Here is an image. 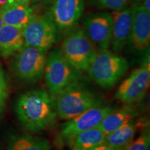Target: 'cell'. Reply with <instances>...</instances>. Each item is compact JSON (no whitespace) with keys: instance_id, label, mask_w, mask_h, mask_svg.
Here are the masks:
<instances>
[{"instance_id":"6da1fadb","label":"cell","mask_w":150,"mask_h":150,"mask_svg":"<svg viewBox=\"0 0 150 150\" xmlns=\"http://www.w3.org/2000/svg\"><path fill=\"white\" fill-rule=\"evenodd\" d=\"M16 112L22 126L33 133L51 128L58 116L55 97L45 89L22 94L17 100Z\"/></svg>"},{"instance_id":"7a4b0ae2","label":"cell","mask_w":150,"mask_h":150,"mask_svg":"<svg viewBox=\"0 0 150 150\" xmlns=\"http://www.w3.org/2000/svg\"><path fill=\"white\" fill-rule=\"evenodd\" d=\"M55 102L58 116L69 120L90 108L102 105V98L79 79L60 92L55 97Z\"/></svg>"},{"instance_id":"3957f363","label":"cell","mask_w":150,"mask_h":150,"mask_svg":"<svg viewBox=\"0 0 150 150\" xmlns=\"http://www.w3.org/2000/svg\"><path fill=\"white\" fill-rule=\"evenodd\" d=\"M129 69L125 58L100 49L90 65L88 72L91 79L102 88H110L119 81Z\"/></svg>"},{"instance_id":"277c9868","label":"cell","mask_w":150,"mask_h":150,"mask_svg":"<svg viewBox=\"0 0 150 150\" xmlns=\"http://www.w3.org/2000/svg\"><path fill=\"white\" fill-rule=\"evenodd\" d=\"M44 74L48 92L55 97L69 84L81 79V72L68 63L61 49H55L47 58Z\"/></svg>"},{"instance_id":"5b68a950","label":"cell","mask_w":150,"mask_h":150,"mask_svg":"<svg viewBox=\"0 0 150 150\" xmlns=\"http://www.w3.org/2000/svg\"><path fill=\"white\" fill-rule=\"evenodd\" d=\"M61 50L68 63L81 72L88 71L97 52L95 44L83 30H77L69 35L62 43Z\"/></svg>"},{"instance_id":"8992f818","label":"cell","mask_w":150,"mask_h":150,"mask_svg":"<svg viewBox=\"0 0 150 150\" xmlns=\"http://www.w3.org/2000/svg\"><path fill=\"white\" fill-rule=\"evenodd\" d=\"M58 31L50 13L35 14L22 29L24 45L46 52L57 40Z\"/></svg>"},{"instance_id":"52a82bcc","label":"cell","mask_w":150,"mask_h":150,"mask_svg":"<svg viewBox=\"0 0 150 150\" xmlns=\"http://www.w3.org/2000/svg\"><path fill=\"white\" fill-rule=\"evenodd\" d=\"M46 62L45 52L24 45L15 58V73L25 81H38L44 74Z\"/></svg>"},{"instance_id":"ba28073f","label":"cell","mask_w":150,"mask_h":150,"mask_svg":"<svg viewBox=\"0 0 150 150\" xmlns=\"http://www.w3.org/2000/svg\"><path fill=\"white\" fill-rule=\"evenodd\" d=\"M150 83L149 64L135 70L120 85L115 98L125 104H132L141 100Z\"/></svg>"},{"instance_id":"9c48e42d","label":"cell","mask_w":150,"mask_h":150,"mask_svg":"<svg viewBox=\"0 0 150 150\" xmlns=\"http://www.w3.org/2000/svg\"><path fill=\"white\" fill-rule=\"evenodd\" d=\"M114 109L111 106L102 105L90 108L63 125L60 136L63 140H66L82 131L97 127L105 116Z\"/></svg>"},{"instance_id":"30bf717a","label":"cell","mask_w":150,"mask_h":150,"mask_svg":"<svg viewBox=\"0 0 150 150\" xmlns=\"http://www.w3.org/2000/svg\"><path fill=\"white\" fill-rule=\"evenodd\" d=\"M83 31L94 44L100 49L110 46L112 35V17L109 13L93 14L84 21Z\"/></svg>"},{"instance_id":"8fae6325","label":"cell","mask_w":150,"mask_h":150,"mask_svg":"<svg viewBox=\"0 0 150 150\" xmlns=\"http://www.w3.org/2000/svg\"><path fill=\"white\" fill-rule=\"evenodd\" d=\"M84 9V0H54L50 13L58 29H70L77 23Z\"/></svg>"},{"instance_id":"7c38bea8","label":"cell","mask_w":150,"mask_h":150,"mask_svg":"<svg viewBox=\"0 0 150 150\" xmlns=\"http://www.w3.org/2000/svg\"><path fill=\"white\" fill-rule=\"evenodd\" d=\"M112 17V35L110 46L116 53L121 52L130 40L132 26V8L127 7L113 11Z\"/></svg>"},{"instance_id":"4fadbf2b","label":"cell","mask_w":150,"mask_h":150,"mask_svg":"<svg viewBox=\"0 0 150 150\" xmlns=\"http://www.w3.org/2000/svg\"><path fill=\"white\" fill-rule=\"evenodd\" d=\"M132 26L130 40L134 47L138 51L149 48L150 43V13L141 4L132 7Z\"/></svg>"},{"instance_id":"5bb4252c","label":"cell","mask_w":150,"mask_h":150,"mask_svg":"<svg viewBox=\"0 0 150 150\" xmlns=\"http://www.w3.org/2000/svg\"><path fill=\"white\" fill-rule=\"evenodd\" d=\"M35 15L29 5L6 4L0 8V17L3 24L23 29Z\"/></svg>"},{"instance_id":"9a60e30c","label":"cell","mask_w":150,"mask_h":150,"mask_svg":"<svg viewBox=\"0 0 150 150\" xmlns=\"http://www.w3.org/2000/svg\"><path fill=\"white\" fill-rule=\"evenodd\" d=\"M106 134L98 127L69 137L66 140L72 150H93L104 143Z\"/></svg>"},{"instance_id":"2e32d148","label":"cell","mask_w":150,"mask_h":150,"mask_svg":"<svg viewBox=\"0 0 150 150\" xmlns=\"http://www.w3.org/2000/svg\"><path fill=\"white\" fill-rule=\"evenodd\" d=\"M24 42L22 29L5 25L0 28V56L7 57L21 50Z\"/></svg>"},{"instance_id":"e0dca14e","label":"cell","mask_w":150,"mask_h":150,"mask_svg":"<svg viewBox=\"0 0 150 150\" xmlns=\"http://www.w3.org/2000/svg\"><path fill=\"white\" fill-rule=\"evenodd\" d=\"M137 130V123L134 119L106 135L105 145L115 149L124 150L134 140Z\"/></svg>"},{"instance_id":"ac0fdd59","label":"cell","mask_w":150,"mask_h":150,"mask_svg":"<svg viewBox=\"0 0 150 150\" xmlns=\"http://www.w3.org/2000/svg\"><path fill=\"white\" fill-rule=\"evenodd\" d=\"M136 114V111L131 107L115 108L105 116L98 127L107 135L134 119Z\"/></svg>"},{"instance_id":"d6986e66","label":"cell","mask_w":150,"mask_h":150,"mask_svg":"<svg viewBox=\"0 0 150 150\" xmlns=\"http://www.w3.org/2000/svg\"><path fill=\"white\" fill-rule=\"evenodd\" d=\"M50 142L45 138L29 135L13 136L9 140L8 150H51Z\"/></svg>"},{"instance_id":"ffe728a7","label":"cell","mask_w":150,"mask_h":150,"mask_svg":"<svg viewBox=\"0 0 150 150\" xmlns=\"http://www.w3.org/2000/svg\"><path fill=\"white\" fill-rule=\"evenodd\" d=\"M129 0H93L97 7L109 9L111 11H120L125 8Z\"/></svg>"},{"instance_id":"44dd1931","label":"cell","mask_w":150,"mask_h":150,"mask_svg":"<svg viewBox=\"0 0 150 150\" xmlns=\"http://www.w3.org/2000/svg\"><path fill=\"white\" fill-rule=\"evenodd\" d=\"M150 144L149 131H144L136 140H133L124 150H145Z\"/></svg>"},{"instance_id":"7402d4cb","label":"cell","mask_w":150,"mask_h":150,"mask_svg":"<svg viewBox=\"0 0 150 150\" xmlns=\"http://www.w3.org/2000/svg\"><path fill=\"white\" fill-rule=\"evenodd\" d=\"M7 97V85L4 72L0 67V112Z\"/></svg>"},{"instance_id":"603a6c76","label":"cell","mask_w":150,"mask_h":150,"mask_svg":"<svg viewBox=\"0 0 150 150\" xmlns=\"http://www.w3.org/2000/svg\"><path fill=\"white\" fill-rule=\"evenodd\" d=\"M31 0H8L7 4H19L29 5Z\"/></svg>"},{"instance_id":"cb8c5ba5","label":"cell","mask_w":150,"mask_h":150,"mask_svg":"<svg viewBox=\"0 0 150 150\" xmlns=\"http://www.w3.org/2000/svg\"><path fill=\"white\" fill-rule=\"evenodd\" d=\"M93 150H120V149H115V148L110 147V146L106 145L105 144H102V145L98 146V147L95 148Z\"/></svg>"},{"instance_id":"d4e9b609","label":"cell","mask_w":150,"mask_h":150,"mask_svg":"<svg viewBox=\"0 0 150 150\" xmlns=\"http://www.w3.org/2000/svg\"><path fill=\"white\" fill-rule=\"evenodd\" d=\"M141 5L147 13H150V0H142V4Z\"/></svg>"},{"instance_id":"484cf974","label":"cell","mask_w":150,"mask_h":150,"mask_svg":"<svg viewBox=\"0 0 150 150\" xmlns=\"http://www.w3.org/2000/svg\"><path fill=\"white\" fill-rule=\"evenodd\" d=\"M52 1V0H31V2L33 4H48Z\"/></svg>"},{"instance_id":"4316f807","label":"cell","mask_w":150,"mask_h":150,"mask_svg":"<svg viewBox=\"0 0 150 150\" xmlns=\"http://www.w3.org/2000/svg\"><path fill=\"white\" fill-rule=\"evenodd\" d=\"M8 2V0H0V8L2 7L3 6L6 4Z\"/></svg>"},{"instance_id":"83f0119b","label":"cell","mask_w":150,"mask_h":150,"mask_svg":"<svg viewBox=\"0 0 150 150\" xmlns=\"http://www.w3.org/2000/svg\"><path fill=\"white\" fill-rule=\"evenodd\" d=\"M142 1V0H133V3H134V6H136L138 4H140Z\"/></svg>"},{"instance_id":"f1b7e54d","label":"cell","mask_w":150,"mask_h":150,"mask_svg":"<svg viewBox=\"0 0 150 150\" xmlns=\"http://www.w3.org/2000/svg\"><path fill=\"white\" fill-rule=\"evenodd\" d=\"M3 22H2V20H1V17H0V28H1V27H2L3 26Z\"/></svg>"},{"instance_id":"f546056e","label":"cell","mask_w":150,"mask_h":150,"mask_svg":"<svg viewBox=\"0 0 150 150\" xmlns=\"http://www.w3.org/2000/svg\"><path fill=\"white\" fill-rule=\"evenodd\" d=\"M0 150H1V148H0Z\"/></svg>"}]
</instances>
